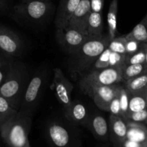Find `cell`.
<instances>
[{"mask_svg":"<svg viewBox=\"0 0 147 147\" xmlns=\"http://www.w3.org/2000/svg\"><path fill=\"white\" fill-rule=\"evenodd\" d=\"M30 80V75L25 65L20 62H13L10 64L5 81L0 87V96L7 99L12 107L19 111Z\"/></svg>","mask_w":147,"mask_h":147,"instance_id":"1","label":"cell"},{"mask_svg":"<svg viewBox=\"0 0 147 147\" xmlns=\"http://www.w3.org/2000/svg\"><path fill=\"white\" fill-rule=\"evenodd\" d=\"M31 126L32 113L19 111L0 126V135L9 147H31Z\"/></svg>","mask_w":147,"mask_h":147,"instance_id":"2","label":"cell"},{"mask_svg":"<svg viewBox=\"0 0 147 147\" xmlns=\"http://www.w3.org/2000/svg\"><path fill=\"white\" fill-rule=\"evenodd\" d=\"M110 41L109 35L87 40L75 54L79 69H85L94 64L98 57L109 47Z\"/></svg>","mask_w":147,"mask_h":147,"instance_id":"3","label":"cell"},{"mask_svg":"<svg viewBox=\"0 0 147 147\" xmlns=\"http://www.w3.org/2000/svg\"><path fill=\"white\" fill-rule=\"evenodd\" d=\"M123 81L122 67H109L103 70H92L80 80V88L86 86H106L119 84Z\"/></svg>","mask_w":147,"mask_h":147,"instance_id":"4","label":"cell"},{"mask_svg":"<svg viewBox=\"0 0 147 147\" xmlns=\"http://www.w3.org/2000/svg\"><path fill=\"white\" fill-rule=\"evenodd\" d=\"M53 5L49 1L23 0L14 7L16 15L32 22H41L50 14Z\"/></svg>","mask_w":147,"mask_h":147,"instance_id":"5","label":"cell"},{"mask_svg":"<svg viewBox=\"0 0 147 147\" xmlns=\"http://www.w3.org/2000/svg\"><path fill=\"white\" fill-rule=\"evenodd\" d=\"M56 40L60 47L70 54H76L83 44L89 40L87 32L71 27L57 29Z\"/></svg>","mask_w":147,"mask_h":147,"instance_id":"6","label":"cell"},{"mask_svg":"<svg viewBox=\"0 0 147 147\" xmlns=\"http://www.w3.org/2000/svg\"><path fill=\"white\" fill-rule=\"evenodd\" d=\"M46 81V74L39 73L34 75L29 82L23 95L19 111L27 112L32 114L33 110L38 103L43 87Z\"/></svg>","mask_w":147,"mask_h":147,"instance_id":"7","label":"cell"},{"mask_svg":"<svg viewBox=\"0 0 147 147\" xmlns=\"http://www.w3.org/2000/svg\"><path fill=\"white\" fill-rule=\"evenodd\" d=\"M122 86L117 84L106 86H86L80 88L93 99L99 109L109 111L111 103L119 95Z\"/></svg>","mask_w":147,"mask_h":147,"instance_id":"8","label":"cell"},{"mask_svg":"<svg viewBox=\"0 0 147 147\" xmlns=\"http://www.w3.org/2000/svg\"><path fill=\"white\" fill-rule=\"evenodd\" d=\"M54 78L52 88L55 90V93L60 104L67 109L71 105V94L73 90V85L64 75L60 68H55Z\"/></svg>","mask_w":147,"mask_h":147,"instance_id":"9","label":"cell"},{"mask_svg":"<svg viewBox=\"0 0 147 147\" xmlns=\"http://www.w3.org/2000/svg\"><path fill=\"white\" fill-rule=\"evenodd\" d=\"M23 44L14 32L0 25V50L9 56H17L22 53Z\"/></svg>","mask_w":147,"mask_h":147,"instance_id":"10","label":"cell"},{"mask_svg":"<svg viewBox=\"0 0 147 147\" xmlns=\"http://www.w3.org/2000/svg\"><path fill=\"white\" fill-rule=\"evenodd\" d=\"M46 133L53 147H71L72 137L70 131L61 123L57 121L50 122Z\"/></svg>","mask_w":147,"mask_h":147,"instance_id":"11","label":"cell"},{"mask_svg":"<svg viewBox=\"0 0 147 147\" xmlns=\"http://www.w3.org/2000/svg\"><path fill=\"white\" fill-rule=\"evenodd\" d=\"M109 136L113 147H123L127 138L128 126L126 121L121 116L110 115Z\"/></svg>","mask_w":147,"mask_h":147,"instance_id":"12","label":"cell"},{"mask_svg":"<svg viewBox=\"0 0 147 147\" xmlns=\"http://www.w3.org/2000/svg\"><path fill=\"white\" fill-rule=\"evenodd\" d=\"M80 0H61L55 20L57 29L67 27Z\"/></svg>","mask_w":147,"mask_h":147,"instance_id":"13","label":"cell"},{"mask_svg":"<svg viewBox=\"0 0 147 147\" xmlns=\"http://www.w3.org/2000/svg\"><path fill=\"white\" fill-rule=\"evenodd\" d=\"M65 116L68 121L76 125L87 126L90 115L87 107L78 100L72 102L71 105L65 109Z\"/></svg>","mask_w":147,"mask_h":147,"instance_id":"14","label":"cell"},{"mask_svg":"<svg viewBox=\"0 0 147 147\" xmlns=\"http://www.w3.org/2000/svg\"><path fill=\"white\" fill-rule=\"evenodd\" d=\"M91 13L90 0H80L73 17L69 22V27L86 32L88 21Z\"/></svg>","mask_w":147,"mask_h":147,"instance_id":"15","label":"cell"},{"mask_svg":"<svg viewBox=\"0 0 147 147\" xmlns=\"http://www.w3.org/2000/svg\"><path fill=\"white\" fill-rule=\"evenodd\" d=\"M96 139L106 141L109 137V123L103 116L94 114L90 116L87 125Z\"/></svg>","mask_w":147,"mask_h":147,"instance_id":"16","label":"cell"},{"mask_svg":"<svg viewBox=\"0 0 147 147\" xmlns=\"http://www.w3.org/2000/svg\"><path fill=\"white\" fill-rule=\"evenodd\" d=\"M128 140L141 144L147 147V127L144 123L127 122Z\"/></svg>","mask_w":147,"mask_h":147,"instance_id":"17","label":"cell"},{"mask_svg":"<svg viewBox=\"0 0 147 147\" xmlns=\"http://www.w3.org/2000/svg\"><path fill=\"white\" fill-rule=\"evenodd\" d=\"M103 19L102 13L91 11L88 21L86 32L89 39H96L103 37Z\"/></svg>","mask_w":147,"mask_h":147,"instance_id":"18","label":"cell"},{"mask_svg":"<svg viewBox=\"0 0 147 147\" xmlns=\"http://www.w3.org/2000/svg\"><path fill=\"white\" fill-rule=\"evenodd\" d=\"M117 14L118 0H112L109 6V12L107 14L109 37L111 40L116 37L117 34Z\"/></svg>","mask_w":147,"mask_h":147,"instance_id":"19","label":"cell"},{"mask_svg":"<svg viewBox=\"0 0 147 147\" xmlns=\"http://www.w3.org/2000/svg\"><path fill=\"white\" fill-rule=\"evenodd\" d=\"M124 87L131 94L146 92L147 89V72L134 78L125 81Z\"/></svg>","mask_w":147,"mask_h":147,"instance_id":"20","label":"cell"},{"mask_svg":"<svg viewBox=\"0 0 147 147\" xmlns=\"http://www.w3.org/2000/svg\"><path fill=\"white\" fill-rule=\"evenodd\" d=\"M125 37L126 39H133L141 42H147V14L131 32L125 34Z\"/></svg>","mask_w":147,"mask_h":147,"instance_id":"21","label":"cell"},{"mask_svg":"<svg viewBox=\"0 0 147 147\" xmlns=\"http://www.w3.org/2000/svg\"><path fill=\"white\" fill-rule=\"evenodd\" d=\"M147 72L146 63L135 65H124L122 67V77L123 81L134 78Z\"/></svg>","mask_w":147,"mask_h":147,"instance_id":"22","label":"cell"},{"mask_svg":"<svg viewBox=\"0 0 147 147\" xmlns=\"http://www.w3.org/2000/svg\"><path fill=\"white\" fill-rule=\"evenodd\" d=\"M147 109V102L146 99V92L140 93H131L129 100V113L140 111Z\"/></svg>","mask_w":147,"mask_h":147,"instance_id":"23","label":"cell"},{"mask_svg":"<svg viewBox=\"0 0 147 147\" xmlns=\"http://www.w3.org/2000/svg\"><path fill=\"white\" fill-rule=\"evenodd\" d=\"M18 112L12 107L7 99L0 96V126Z\"/></svg>","mask_w":147,"mask_h":147,"instance_id":"24","label":"cell"},{"mask_svg":"<svg viewBox=\"0 0 147 147\" xmlns=\"http://www.w3.org/2000/svg\"><path fill=\"white\" fill-rule=\"evenodd\" d=\"M126 38L125 35L115 37L114 39H113V40L110 41L109 48L110 49L111 51L113 52V53L126 55Z\"/></svg>","mask_w":147,"mask_h":147,"instance_id":"25","label":"cell"},{"mask_svg":"<svg viewBox=\"0 0 147 147\" xmlns=\"http://www.w3.org/2000/svg\"><path fill=\"white\" fill-rule=\"evenodd\" d=\"M130 96V92L124 87V86H122L121 89L120 90V93H119V98H120L121 109V117L123 119L129 113Z\"/></svg>","mask_w":147,"mask_h":147,"instance_id":"26","label":"cell"},{"mask_svg":"<svg viewBox=\"0 0 147 147\" xmlns=\"http://www.w3.org/2000/svg\"><path fill=\"white\" fill-rule=\"evenodd\" d=\"M111 51L109 47L100 54L93 64V70H103L109 67V59Z\"/></svg>","mask_w":147,"mask_h":147,"instance_id":"27","label":"cell"},{"mask_svg":"<svg viewBox=\"0 0 147 147\" xmlns=\"http://www.w3.org/2000/svg\"><path fill=\"white\" fill-rule=\"evenodd\" d=\"M126 121L133 122V123H144L146 124L147 122V109L140 111L129 113L124 118Z\"/></svg>","mask_w":147,"mask_h":147,"instance_id":"28","label":"cell"},{"mask_svg":"<svg viewBox=\"0 0 147 147\" xmlns=\"http://www.w3.org/2000/svg\"><path fill=\"white\" fill-rule=\"evenodd\" d=\"M143 63H146V55L144 49V44L139 51L132 55H126L125 65L143 64Z\"/></svg>","mask_w":147,"mask_h":147,"instance_id":"29","label":"cell"},{"mask_svg":"<svg viewBox=\"0 0 147 147\" xmlns=\"http://www.w3.org/2000/svg\"><path fill=\"white\" fill-rule=\"evenodd\" d=\"M126 55L111 52L109 59V67H121L126 63Z\"/></svg>","mask_w":147,"mask_h":147,"instance_id":"30","label":"cell"},{"mask_svg":"<svg viewBox=\"0 0 147 147\" xmlns=\"http://www.w3.org/2000/svg\"><path fill=\"white\" fill-rule=\"evenodd\" d=\"M143 42L133 40V39H126V55H132L139 51L143 46Z\"/></svg>","mask_w":147,"mask_h":147,"instance_id":"31","label":"cell"},{"mask_svg":"<svg viewBox=\"0 0 147 147\" xmlns=\"http://www.w3.org/2000/svg\"><path fill=\"white\" fill-rule=\"evenodd\" d=\"M120 93V92H119ZM109 112L111 114L116 116H121V109L120 98H119V93L116 97L113 98L111 103L109 106Z\"/></svg>","mask_w":147,"mask_h":147,"instance_id":"32","label":"cell"},{"mask_svg":"<svg viewBox=\"0 0 147 147\" xmlns=\"http://www.w3.org/2000/svg\"><path fill=\"white\" fill-rule=\"evenodd\" d=\"M90 3L91 11L102 13L103 5H104V0H90Z\"/></svg>","mask_w":147,"mask_h":147,"instance_id":"33","label":"cell"},{"mask_svg":"<svg viewBox=\"0 0 147 147\" xmlns=\"http://www.w3.org/2000/svg\"><path fill=\"white\" fill-rule=\"evenodd\" d=\"M10 64L11 63H9V64L3 63L2 65L0 67V87L4 83V82L5 81L6 78H7V76H8L10 68Z\"/></svg>","mask_w":147,"mask_h":147,"instance_id":"34","label":"cell"},{"mask_svg":"<svg viewBox=\"0 0 147 147\" xmlns=\"http://www.w3.org/2000/svg\"><path fill=\"white\" fill-rule=\"evenodd\" d=\"M123 147H144L142 144L139 143H136V142H132V141L128 140L126 139V142L123 144Z\"/></svg>","mask_w":147,"mask_h":147,"instance_id":"35","label":"cell"},{"mask_svg":"<svg viewBox=\"0 0 147 147\" xmlns=\"http://www.w3.org/2000/svg\"><path fill=\"white\" fill-rule=\"evenodd\" d=\"M7 0H0V12L4 11L7 8Z\"/></svg>","mask_w":147,"mask_h":147,"instance_id":"36","label":"cell"},{"mask_svg":"<svg viewBox=\"0 0 147 147\" xmlns=\"http://www.w3.org/2000/svg\"><path fill=\"white\" fill-rule=\"evenodd\" d=\"M144 49L145 55H146V63L147 65V42L144 43Z\"/></svg>","mask_w":147,"mask_h":147,"instance_id":"37","label":"cell"},{"mask_svg":"<svg viewBox=\"0 0 147 147\" xmlns=\"http://www.w3.org/2000/svg\"><path fill=\"white\" fill-rule=\"evenodd\" d=\"M2 64H3V63H2V62H1V60H0V67H1V66L2 65Z\"/></svg>","mask_w":147,"mask_h":147,"instance_id":"38","label":"cell"},{"mask_svg":"<svg viewBox=\"0 0 147 147\" xmlns=\"http://www.w3.org/2000/svg\"><path fill=\"white\" fill-rule=\"evenodd\" d=\"M146 102H147V89L146 90Z\"/></svg>","mask_w":147,"mask_h":147,"instance_id":"39","label":"cell"},{"mask_svg":"<svg viewBox=\"0 0 147 147\" xmlns=\"http://www.w3.org/2000/svg\"><path fill=\"white\" fill-rule=\"evenodd\" d=\"M40 1H49V0H40Z\"/></svg>","mask_w":147,"mask_h":147,"instance_id":"40","label":"cell"},{"mask_svg":"<svg viewBox=\"0 0 147 147\" xmlns=\"http://www.w3.org/2000/svg\"><path fill=\"white\" fill-rule=\"evenodd\" d=\"M146 124H147V122H146Z\"/></svg>","mask_w":147,"mask_h":147,"instance_id":"41","label":"cell"}]
</instances>
